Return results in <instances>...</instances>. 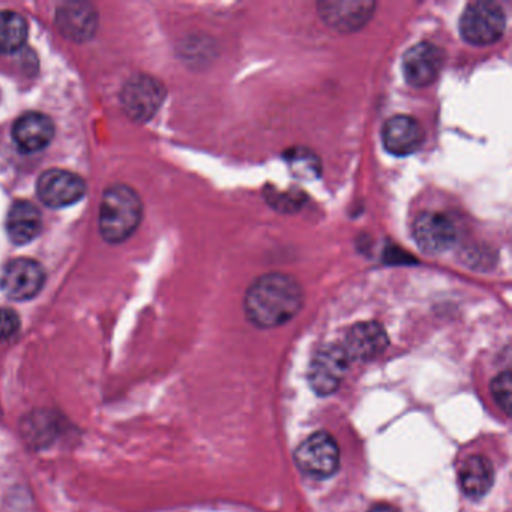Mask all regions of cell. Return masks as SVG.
<instances>
[{
	"label": "cell",
	"instance_id": "obj_1",
	"mask_svg": "<svg viewBox=\"0 0 512 512\" xmlns=\"http://www.w3.org/2000/svg\"><path fill=\"white\" fill-rule=\"evenodd\" d=\"M304 301V289L296 278L274 272L251 284L245 295V314L257 328H278L302 310Z\"/></svg>",
	"mask_w": 512,
	"mask_h": 512
},
{
	"label": "cell",
	"instance_id": "obj_2",
	"mask_svg": "<svg viewBox=\"0 0 512 512\" xmlns=\"http://www.w3.org/2000/svg\"><path fill=\"white\" fill-rule=\"evenodd\" d=\"M142 217V200L133 188L122 184L107 188L98 218L101 235L107 242L119 244L127 241L136 232Z\"/></svg>",
	"mask_w": 512,
	"mask_h": 512
},
{
	"label": "cell",
	"instance_id": "obj_3",
	"mask_svg": "<svg viewBox=\"0 0 512 512\" xmlns=\"http://www.w3.org/2000/svg\"><path fill=\"white\" fill-rule=\"evenodd\" d=\"M458 28L466 43L476 47L491 46L503 37L505 13L494 2H472L461 14Z\"/></svg>",
	"mask_w": 512,
	"mask_h": 512
},
{
	"label": "cell",
	"instance_id": "obj_4",
	"mask_svg": "<svg viewBox=\"0 0 512 512\" xmlns=\"http://www.w3.org/2000/svg\"><path fill=\"white\" fill-rule=\"evenodd\" d=\"M296 466L313 478H329L340 467V448L337 440L326 433L317 431L304 440L295 451Z\"/></svg>",
	"mask_w": 512,
	"mask_h": 512
},
{
	"label": "cell",
	"instance_id": "obj_5",
	"mask_svg": "<svg viewBox=\"0 0 512 512\" xmlns=\"http://www.w3.org/2000/svg\"><path fill=\"white\" fill-rule=\"evenodd\" d=\"M122 106L131 119L146 122L158 112L166 100L163 83L151 76H136L124 86L121 94Z\"/></svg>",
	"mask_w": 512,
	"mask_h": 512
},
{
	"label": "cell",
	"instance_id": "obj_6",
	"mask_svg": "<svg viewBox=\"0 0 512 512\" xmlns=\"http://www.w3.org/2000/svg\"><path fill=\"white\" fill-rule=\"evenodd\" d=\"M350 359L341 344L320 349L311 361L308 380L317 395H331L340 388L344 374L349 368Z\"/></svg>",
	"mask_w": 512,
	"mask_h": 512
},
{
	"label": "cell",
	"instance_id": "obj_7",
	"mask_svg": "<svg viewBox=\"0 0 512 512\" xmlns=\"http://www.w3.org/2000/svg\"><path fill=\"white\" fill-rule=\"evenodd\" d=\"M376 2L368 0H340V2H320L317 5L320 19L328 28L340 34H352L364 28L376 11Z\"/></svg>",
	"mask_w": 512,
	"mask_h": 512
},
{
	"label": "cell",
	"instance_id": "obj_8",
	"mask_svg": "<svg viewBox=\"0 0 512 512\" xmlns=\"http://www.w3.org/2000/svg\"><path fill=\"white\" fill-rule=\"evenodd\" d=\"M46 283V271L40 263L32 259H16L5 266L0 287L8 298L16 301H28L43 289Z\"/></svg>",
	"mask_w": 512,
	"mask_h": 512
},
{
	"label": "cell",
	"instance_id": "obj_9",
	"mask_svg": "<svg viewBox=\"0 0 512 512\" xmlns=\"http://www.w3.org/2000/svg\"><path fill=\"white\" fill-rule=\"evenodd\" d=\"M38 197L50 208H67L85 196V181L68 170H47L38 179Z\"/></svg>",
	"mask_w": 512,
	"mask_h": 512
},
{
	"label": "cell",
	"instance_id": "obj_10",
	"mask_svg": "<svg viewBox=\"0 0 512 512\" xmlns=\"http://www.w3.org/2000/svg\"><path fill=\"white\" fill-rule=\"evenodd\" d=\"M445 55L436 44L422 41L407 50L403 58L404 79L413 88H427L440 76Z\"/></svg>",
	"mask_w": 512,
	"mask_h": 512
},
{
	"label": "cell",
	"instance_id": "obj_11",
	"mask_svg": "<svg viewBox=\"0 0 512 512\" xmlns=\"http://www.w3.org/2000/svg\"><path fill=\"white\" fill-rule=\"evenodd\" d=\"M413 236L424 253L442 254L457 241V229L445 214L425 211L416 217Z\"/></svg>",
	"mask_w": 512,
	"mask_h": 512
},
{
	"label": "cell",
	"instance_id": "obj_12",
	"mask_svg": "<svg viewBox=\"0 0 512 512\" xmlns=\"http://www.w3.org/2000/svg\"><path fill=\"white\" fill-rule=\"evenodd\" d=\"M389 346L385 328L377 322H361L347 331L341 344L346 355L352 361H371L385 352Z\"/></svg>",
	"mask_w": 512,
	"mask_h": 512
},
{
	"label": "cell",
	"instance_id": "obj_13",
	"mask_svg": "<svg viewBox=\"0 0 512 512\" xmlns=\"http://www.w3.org/2000/svg\"><path fill=\"white\" fill-rule=\"evenodd\" d=\"M424 139V128L412 116H392L382 128L383 146L395 157L415 154L421 148Z\"/></svg>",
	"mask_w": 512,
	"mask_h": 512
},
{
	"label": "cell",
	"instance_id": "obj_14",
	"mask_svg": "<svg viewBox=\"0 0 512 512\" xmlns=\"http://www.w3.org/2000/svg\"><path fill=\"white\" fill-rule=\"evenodd\" d=\"M55 137V125L43 113L29 112L20 116L13 127V139L20 151L38 152L46 149Z\"/></svg>",
	"mask_w": 512,
	"mask_h": 512
},
{
	"label": "cell",
	"instance_id": "obj_15",
	"mask_svg": "<svg viewBox=\"0 0 512 512\" xmlns=\"http://www.w3.org/2000/svg\"><path fill=\"white\" fill-rule=\"evenodd\" d=\"M43 218L32 203L20 202L11 206L7 217V232L11 241L17 245L29 244L40 235Z\"/></svg>",
	"mask_w": 512,
	"mask_h": 512
},
{
	"label": "cell",
	"instance_id": "obj_16",
	"mask_svg": "<svg viewBox=\"0 0 512 512\" xmlns=\"http://www.w3.org/2000/svg\"><path fill=\"white\" fill-rule=\"evenodd\" d=\"M460 485L470 499H481L490 491L494 481V470L484 455H470L460 467Z\"/></svg>",
	"mask_w": 512,
	"mask_h": 512
},
{
	"label": "cell",
	"instance_id": "obj_17",
	"mask_svg": "<svg viewBox=\"0 0 512 512\" xmlns=\"http://www.w3.org/2000/svg\"><path fill=\"white\" fill-rule=\"evenodd\" d=\"M58 26L65 37L85 41L97 29V14L89 5L67 4L59 8Z\"/></svg>",
	"mask_w": 512,
	"mask_h": 512
},
{
	"label": "cell",
	"instance_id": "obj_18",
	"mask_svg": "<svg viewBox=\"0 0 512 512\" xmlns=\"http://www.w3.org/2000/svg\"><path fill=\"white\" fill-rule=\"evenodd\" d=\"M28 22L14 11H0V53L10 55L25 46Z\"/></svg>",
	"mask_w": 512,
	"mask_h": 512
},
{
	"label": "cell",
	"instance_id": "obj_19",
	"mask_svg": "<svg viewBox=\"0 0 512 512\" xmlns=\"http://www.w3.org/2000/svg\"><path fill=\"white\" fill-rule=\"evenodd\" d=\"M284 160L295 178L313 181L322 173V163L311 149L296 146L284 152Z\"/></svg>",
	"mask_w": 512,
	"mask_h": 512
},
{
	"label": "cell",
	"instance_id": "obj_20",
	"mask_svg": "<svg viewBox=\"0 0 512 512\" xmlns=\"http://www.w3.org/2000/svg\"><path fill=\"white\" fill-rule=\"evenodd\" d=\"M512 379L511 373L505 371L500 373L496 379L491 382V394H493L494 401L499 404L500 409L511 415V404H512Z\"/></svg>",
	"mask_w": 512,
	"mask_h": 512
},
{
	"label": "cell",
	"instance_id": "obj_21",
	"mask_svg": "<svg viewBox=\"0 0 512 512\" xmlns=\"http://www.w3.org/2000/svg\"><path fill=\"white\" fill-rule=\"evenodd\" d=\"M19 314L11 308H0V341H7L19 332Z\"/></svg>",
	"mask_w": 512,
	"mask_h": 512
},
{
	"label": "cell",
	"instance_id": "obj_22",
	"mask_svg": "<svg viewBox=\"0 0 512 512\" xmlns=\"http://www.w3.org/2000/svg\"><path fill=\"white\" fill-rule=\"evenodd\" d=\"M367 512H398V509L389 505V503H376Z\"/></svg>",
	"mask_w": 512,
	"mask_h": 512
}]
</instances>
